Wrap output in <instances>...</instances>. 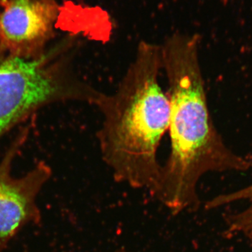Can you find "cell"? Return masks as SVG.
Wrapping results in <instances>:
<instances>
[{"instance_id": "obj_1", "label": "cell", "mask_w": 252, "mask_h": 252, "mask_svg": "<svg viewBox=\"0 0 252 252\" xmlns=\"http://www.w3.org/2000/svg\"><path fill=\"white\" fill-rule=\"evenodd\" d=\"M198 35L174 34L160 44L170 99V152L152 196L173 215L200 207L197 187L209 172H245L250 158L235 154L219 133L209 110Z\"/></svg>"}, {"instance_id": "obj_2", "label": "cell", "mask_w": 252, "mask_h": 252, "mask_svg": "<svg viewBox=\"0 0 252 252\" xmlns=\"http://www.w3.org/2000/svg\"><path fill=\"white\" fill-rule=\"evenodd\" d=\"M160 45L142 41L117 90L97 104L102 122L97 132L102 160L116 182L149 190L161 165L157 153L168 130L170 103L159 81Z\"/></svg>"}, {"instance_id": "obj_3", "label": "cell", "mask_w": 252, "mask_h": 252, "mask_svg": "<svg viewBox=\"0 0 252 252\" xmlns=\"http://www.w3.org/2000/svg\"><path fill=\"white\" fill-rule=\"evenodd\" d=\"M69 45L49 47L34 59L0 53V138L50 104L98 103L104 93L79 77Z\"/></svg>"}, {"instance_id": "obj_4", "label": "cell", "mask_w": 252, "mask_h": 252, "mask_svg": "<svg viewBox=\"0 0 252 252\" xmlns=\"http://www.w3.org/2000/svg\"><path fill=\"white\" fill-rule=\"evenodd\" d=\"M31 126L21 127L0 161V252L28 224H39L41 212L36 198L52 172L39 162L20 177L11 174L12 165L29 136Z\"/></svg>"}, {"instance_id": "obj_5", "label": "cell", "mask_w": 252, "mask_h": 252, "mask_svg": "<svg viewBox=\"0 0 252 252\" xmlns=\"http://www.w3.org/2000/svg\"><path fill=\"white\" fill-rule=\"evenodd\" d=\"M59 16L54 0H1L0 53L26 59L41 57L54 37Z\"/></svg>"}, {"instance_id": "obj_6", "label": "cell", "mask_w": 252, "mask_h": 252, "mask_svg": "<svg viewBox=\"0 0 252 252\" xmlns=\"http://www.w3.org/2000/svg\"><path fill=\"white\" fill-rule=\"evenodd\" d=\"M239 201L248 202V206L241 211L225 215V234L228 237L240 233L245 235L252 230V183L235 191L217 195L205 205L206 210H214Z\"/></svg>"}, {"instance_id": "obj_7", "label": "cell", "mask_w": 252, "mask_h": 252, "mask_svg": "<svg viewBox=\"0 0 252 252\" xmlns=\"http://www.w3.org/2000/svg\"><path fill=\"white\" fill-rule=\"evenodd\" d=\"M245 235H246L247 238L248 239L249 242L251 244L252 246V230L248 232V233H245Z\"/></svg>"}, {"instance_id": "obj_8", "label": "cell", "mask_w": 252, "mask_h": 252, "mask_svg": "<svg viewBox=\"0 0 252 252\" xmlns=\"http://www.w3.org/2000/svg\"><path fill=\"white\" fill-rule=\"evenodd\" d=\"M111 252H130L127 251V250H125V249H119V250H115V251H113Z\"/></svg>"}, {"instance_id": "obj_9", "label": "cell", "mask_w": 252, "mask_h": 252, "mask_svg": "<svg viewBox=\"0 0 252 252\" xmlns=\"http://www.w3.org/2000/svg\"><path fill=\"white\" fill-rule=\"evenodd\" d=\"M250 169H252V157L250 158Z\"/></svg>"}]
</instances>
